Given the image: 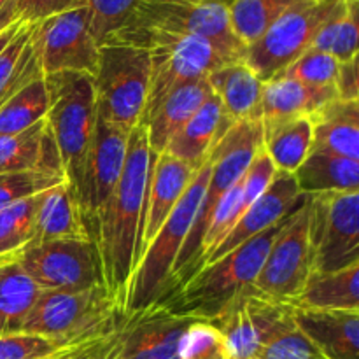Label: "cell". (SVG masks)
<instances>
[{"mask_svg":"<svg viewBox=\"0 0 359 359\" xmlns=\"http://www.w3.org/2000/svg\"><path fill=\"white\" fill-rule=\"evenodd\" d=\"M156 156L149 147L146 126L139 123L130 132L125 167L95 242L102 286L123 318L137 265L147 184Z\"/></svg>","mask_w":359,"mask_h":359,"instance_id":"6da1fadb","label":"cell"},{"mask_svg":"<svg viewBox=\"0 0 359 359\" xmlns=\"http://www.w3.org/2000/svg\"><path fill=\"white\" fill-rule=\"evenodd\" d=\"M287 217L270 230L249 238L223 258L198 269L184 283L167 291L156 304L179 316L202 321L216 319L238 294L252 287L273 241L287 223Z\"/></svg>","mask_w":359,"mask_h":359,"instance_id":"7a4b0ae2","label":"cell"},{"mask_svg":"<svg viewBox=\"0 0 359 359\" xmlns=\"http://www.w3.org/2000/svg\"><path fill=\"white\" fill-rule=\"evenodd\" d=\"M44 83L48 91L46 121L62 160L65 181L77 203L97 125L93 77L81 72H56L44 76Z\"/></svg>","mask_w":359,"mask_h":359,"instance_id":"3957f363","label":"cell"},{"mask_svg":"<svg viewBox=\"0 0 359 359\" xmlns=\"http://www.w3.org/2000/svg\"><path fill=\"white\" fill-rule=\"evenodd\" d=\"M105 42L137 46L149 53V91L142 119L147 118L163 102V98L177 88L193 81L205 79L212 70L224 63L237 62L228 58L212 42L195 35L167 34L147 28H121Z\"/></svg>","mask_w":359,"mask_h":359,"instance_id":"277c9868","label":"cell"},{"mask_svg":"<svg viewBox=\"0 0 359 359\" xmlns=\"http://www.w3.org/2000/svg\"><path fill=\"white\" fill-rule=\"evenodd\" d=\"M209 174L210 161L207 158L205 163L200 167V170L196 172L193 181L186 188L177 205L174 207L170 216L167 217L163 226L158 230L144 255L140 256L139 263L133 270L132 280H130L125 318L149 309L170 287L175 263H177L179 255L184 248L186 238H188L196 214H198Z\"/></svg>","mask_w":359,"mask_h":359,"instance_id":"5b68a950","label":"cell"},{"mask_svg":"<svg viewBox=\"0 0 359 359\" xmlns=\"http://www.w3.org/2000/svg\"><path fill=\"white\" fill-rule=\"evenodd\" d=\"M262 119H245V121L233 123L226 130V133L217 140L214 149L210 151V174L205 193H203L202 203H200L191 231H189L184 248L179 255L177 263H175L170 287L167 291L184 283L191 276L196 259H198L200 248H202L203 235H205L210 216H212L217 202L223 198L224 193L230 191L244 177L251 161L262 151Z\"/></svg>","mask_w":359,"mask_h":359,"instance_id":"8992f818","label":"cell"},{"mask_svg":"<svg viewBox=\"0 0 359 359\" xmlns=\"http://www.w3.org/2000/svg\"><path fill=\"white\" fill-rule=\"evenodd\" d=\"M125 318L102 286L83 291H41L20 333L83 346L112 335Z\"/></svg>","mask_w":359,"mask_h":359,"instance_id":"52a82bcc","label":"cell"},{"mask_svg":"<svg viewBox=\"0 0 359 359\" xmlns=\"http://www.w3.org/2000/svg\"><path fill=\"white\" fill-rule=\"evenodd\" d=\"M149 77L151 56L146 49L121 42L98 46L93 74L97 114L132 132L146 111Z\"/></svg>","mask_w":359,"mask_h":359,"instance_id":"ba28073f","label":"cell"},{"mask_svg":"<svg viewBox=\"0 0 359 359\" xmlns=\"http://www.w3.org/2000/svg\"><path fill=\"white\" fill-rule=\"evenodd\" d=\"M121 28L195 35L212 42L228 58L244 60L245 46L235 37L228 6L221 0H139Z\"/></svg>","mask_w":359,"mask_h":359,"instance_id":"9c48e42d","label":"cell"},{"mask_svg":"<svg viewBox=\"0 0 359 359\" xmlns=\"http://www.w3.org/2000/svg\"><path fill=\"white\" fill-rule=\"evenodd\" d=\"M342 0H298L256 42L245 48L244 62L265 83L312 48L323 25Z\"/></svg>","mask_w":359,"mask_h":359,"instance_id":"30bf717a","label":"cell"},{"mask_svg":"<svg viewBox=\"0 0 359 359\" xmlns=\"http://www.w3.org/2000/svg\"><path fill=\"white\" fill-rule=\"evenodd\" d=\"M312 272L359 263V191L307 196Z\"/></svg>","mask_w":359,"mask_h":359,"instance_id":"8fae6325","label":"cell"},{"mask_svg":"<svg viewBox=\"0 0 359 359\" xmlns=\"http://www.w3.org/2000/svg\"><path fill=\"white\" fill-rule=\"evenodd\" d=\"M128 137V130L112 125L97 114L86 179H84L83 191L77 200L81 223L93 249L107 207L118 188L119 177L125 167Z\"/></svg>","mask_w":359,"mask_h":359,"instance_id":"7c38bea8","label":"cell"},{"mask_svg":"<svg viewBox=\"0 0 359 359\" xmlns=\"http://www.w3.org/2000/svg\"><path fill=\"white\" fill-rule=\"evenodd\" d=\"M30 41L44 76L81 72L93 77L98 44L90 32L86 6L34 23Z\"/></svg>","mask_w":359,"mask_h":359,"instance_id":"4fadbf2b","label":"cell"},{"mask_svg":"<svg viewBox=\"0 0 359 359\" xmlns=\"http://www.w3.org/2000/svg\"><path fill=\"white\" fill-rule=\"evenodd\" d=\"M311 273L312 252L305 196V202L287 217V223L273 241L252 287L272 300L293 305Z\"/></svg>","mask_w":359,"mask_h":359,"instance_id":"5bb4252c","label":"cell"},{"mask_svg":"<svg viewBox=\"0 0 359 359\" xmlns=\"http://www.w3.org/2000/svg\"><path fill=\"white\" fill-rule=\"evenodd\" d=\"M16 259L41 291H83L102 286L97 252L88 241L32 244L16 255Z\"/></svg>","mask_w":359,"mask_h":359,"instance_id":"9a60e30c","label":"cell"},{"mask_svg":"<svg viewBox=\"0 0 359 359\" xmlns=\"http://www.w3.org/2000/svg\"><path fill=\"white\" fill-rule=\"evenodd\" d=\"M291 318L293 305L272 300L249 287L210 323L223 333L230 359H259L263 346Z\"/></svg>","mask_w":359,"mask_h":359,"instance_id":"2e32d148","label":"cell"},{"mask_svg":"<svg viewBox=\"0 0 359 359\" xmlns=\"http://www.w3.org/2000/svg\"><path fill=\"white\" fill-rule=\"evenodd\" d=\"M196 319L154 304L125 318L118 359H181V342Z\"/></svg>","mask_w":359,"mask_h":359,"instance_id":"e0dca14e","label":"cell"},{"mask_svg":"<svg viewBox=\"0 0 359 359\" xmlns=\"http://www.w3.org/2000/svg\"><path fill=\"white\" fill-rule=\"evenodd\" d=\"M305 202V196L298 191L297 181L293 174L277 170L276 177L272 179L269 188L263 195H259L255 202L249 205V209L242 214L233 224L226 237L216 245L212 252L205 258L202 266L214 263L216 259L223 258L228 252L237 249L249 238L270 230L272 226L279 224L287 216L294 212L302 203ZM200 266V269H202Z\"/></svg>","mask_w":359,"mask_h":359,"instance_id":"ac0fdd59","label":"cell"},{"mask_svg":"<svg viewBox=\"0 0 359 359\" xmlns=\"http://www.w3.org/2000/svg\"><path fill=\"white\" fill-rule=\"evenodd\" d=\"M198 170H193L181 160L168 153L158 154L151 170L149 184H147L146 209L142 216V228H140L139 251H137V263L140 256L151 244L154 235L158 233L167 217L177 205L186 188L193 181ZM137 266V265H135Z\"/></svg>","mask_w":359,"mask_h":359,"instance_id":"d6986e66","label":"cell"},{"mask_svg":"<svg viewBox=\"0 0 359 359\" xmlns=\"http://www.w3.org/2000/svg\"><path fill=\"white\" fill-rule=\"evenodd\" d=\"M294 325L328 359H359V311L294 307Z\"/></svg>","mask_w":359,"mask_h":359,"instance_id":"ffe728a7","label":"cell"},{"mask_svg":"<svg viewBox=\"0 0 359 359\" xmlns=\"http://www.w3.org/2000/svg\"><path fill=\"white\" fill-rule=\"evenodd\" d=\"M231 125L233 123L224 114L219 98L212 93L188 119V123L175 133L163 153L172 154L193 170H200L217 140L226 133Z\"/></svg>","mask_w":359,"mask_h":359,"instance_id":"44dd1931","label":"cell"},{"mask_svg":"<svg viewBox=\"0 0 359 359\" xmlns=\"http://www.w3.org/2000/svg\"><path fill=\"white\" fill-rule=\"evenodd\" d=\"M9 172H44L65 177L46 119L25 132L0 135V174Z\"/></svg>","mask_w":359,"mask_h":359,"instance_id":"7402d4cb","label":"cell"},{"mask_svg":"<svg viewBox=\"0 0 359 359\" xmlns=\"http://www.w3.org/2000/svg\"><path fill=\"white\" fill-rule=\"evenodd\" d=\"M312 149L359 161V102L333 98L312 112Z\"/></svg>","mask_w":359,"mask_h":359,"instance_id":"603a6c76","label":"cell"},{"mask_svg":"<svg viewBox=\"0 0 359 359\" xmlns=\"http://www.w3.org/2000/svg\"><path fill=\"white\" fill-rule=\"evenodd\" d=\"M212 93L219 98L231 123L259 118L263 81L244 62L224 63L207 76Z\"/></svg>","mask_w":359,"mask_h":359,"instance_id":"cb8c5ba5","label":"cell"},{"mask_svg":"<svg viewBox=\"0 0 359 359\" xmlns=\"http://www.w3.org/2000/svg\"><path fill=\"white\" fill-rule=\"evenodd\" d=\"M212 95L209 81L198 79L184 84L163 98L160 105L142 121L146 126L149 147L156 154L167 149L175 133L188 123V119L200 109V105Z\"/></svg>","mask_w":359,"mask_h":359,"instance_id":"d4e9b609","label":"cell"},{"mask_svg":"<svg viewBox=\"0 0 359 359\" xmlns=\"http://www.w3.org/2000/svg\"><path fill=\"white\" fill-rule=\"evenodd\" d=\"M49 241H88L76 198L67 182L53 186L37 196L34 238L28 245Z\"/></svg>","mask_w":359,"mask_h":359,"instance_id":"484cf974","label":"cell"},{"mask_svg":"<svg viewBox=\"0 0 359 359\" xmlns=\"http://www.w3.org/2000/svg\"><path fill=\"white\" fill-rule=\"evenodd\" d=\"M333 98H337L333 86H309L290 77L276 76L263 83L259 118L262 121H270L294 116H311Z\"/></svg>","mask_w":359,"mask_h":359,"instance_id":"4316f807","label":"cell"},{"mask_svg":"<svg viewBox=\"0 0 359 359\" xmlns=\"http://www.w3.org/2000/svg\"><path fill=\"white\" fill-rule=\"evenodd\" d=\"M293 175L304 196L359 191V161L333 153L311 151Z\"/></svg>","mask_w":359,"mask_h":359,"instance_id":"83f0119b","label":"cell"},{"mask_svg":"<svg viewBox=\"0 0 359 359\" xmlns=\"http://www.w3.org/2000/svg\"><path fill=\"white\" fill-rule=\"evenodd\" d=\"M262 147L279 172L294 174L312 149V123L309 116L262 121Z\"/></svg>","mask_w":359,"mask_h":359,"instance_id":"f1b7e54d","label":"cell"},{"mask_svg":"<svg viewBox=\"0 0 359 359\" xmlns=\"http://www.w3.org/2000/svg\"><path fill=\"white\" fill-rule=\"evenodd\" d=\"M293 305L314 311H359V263L335 272H312Z\"/></svg>","mask_w":359,"mask_h":359,"instance_id":"f546056e","label":"cell"},{"mask_svg":"<svg viewBox=\"0 0 359 359\" xmlns=\"http://www.w3.org/2000/svg\"><path fill=\"white\" fill-rule=\"evenodd\" d=\"M41 290L21 269L16 256L0 259V335L20 333Z\"/></svg>","mask_w":359,"mask_h":359,"instance_id":"4dcf8cb0","label":"cell"},{"mask_svg":"<svg viewBox=\"0 0 359 359\" xmlns=\"http://www.w3.org/2000/svg\"><path fill=\"white\" fill-rule=\"evenodd\" d=\"M32 28L34 25H21L0 51V107L28 83L44 77L32 48Z\"/></svg>","mask_w":359,"mask_h":359,"instance_id":"1f68e13d","label":"cell"},{"mask_svg":"<svg viewBox=\"0 0 359 359\" xmlns=\"http://www.w3.org/2000/svg\"><path fill=\"white\" fill-rule=\"evenodd\" d=\"M358 7L359 0H342L333 16L323 25L311 49L328 53L337 62L358 56Z\"/></svg>","mask_w":359,"mask_h":359,"instance_id":"d6a6232c","label":"cell"},{"mask_svg":"<svg viewBox=\"0 0 359 359\" xmlns=\"http://www.w3.org/2000/svg\"><path fill=\"white\" fill-rule=\"evenodd\" d=\"M298 0H233L228 6L235 37L248 48Z\"/></svg>","mask_w":359,"mask_h":359,"instance_id":"836d02e7","label":"cell"},{"mask_svg":"<svg viewBox=\"0 0 359 359\" xmlns=\"http://www.w3.org/2000/svg\"><path fill=\"white\" fill-rule=\"evenodd\" d=\"M48 116V91L44 77L32 81L21 88L0 107V135L25 132Z\"/></svg>","mask_w":359,"mask_h":359,"instance_id":"e575fe53","label":"cell"},{"mask_svg":"<svg viewBox=\"0 0 359 359\" xmlns=\"http://www.w3.org/2000/svg\"><path fill=\"white\" fill-rule=\"evenodd\" d=\"M37 196L0 209V259L20 255L34 238Z\"/></svg>","mask_w":359,"mask_h":359,"instance_id":"d590c367","label":"cell"},{"mask_svg":"<svg viewBox=\"0 0 359 359\" xmlns=\"http://www.w3.org/2000/svg\"><path fill=\"white\" fill-rule=\"evenodd\" d=\"M259 359H328L291 318L263 346Z\"/></svg>","mask_w":359,"mask_h":359,"instance_id":"8d00e7d4","label":"cell"},{"mask_svg":"<svg viewBox=\"0 0 359 359\" xmlns=\"http://www.w3.org/2000/svg\"><path fill=\"white\" fill-rule=\"evenodd\" d=\"M88 0H7L0 13V34L16 23L34 25L55 14L86 6Z\"/></svg>","mask_w":359,"mask_h":359,"instance_id":"74e56055","label":"cell"},{"mask_svg":"<svg viewBox=\"0 0 359 359\" xmlns=\"http://www.w3.org/2000/svg\"><path fill=\"white\" fill-rule=\"evenodd\" d=\"M337 70H339V62L332 55L318 49H307L277 76L290 77L309 86L326 88L335 84Z\"/></svg>","mask_w":359,"mask_h":359,"instance_id":"f35d334b","label":"cell"},{"mask_svg":"<svg viewBox=\"0 0 359 359\" xmlns=\"http://www.w3.org/2000/svg\"><path fill=\"white\" fill-rule=\"evenodd\" d=\"M139 0H88L90 32L98 46L104 44L128 21Z\"/></svg>","mask_w":359,"mask_h":359,"instance_id":"ab89813d","label":"cell"},{"mask_svg":"<svg viewBox=\"0 0 359 359\" xmlns=\"http://www.w3.org/2000/svg\"><path fill=\"white\" fill-rule=\"evenodd\" d=\"M181 359H230L223 333L214 323L196 319L181 342Z\"/></svg>","mask_w":359,"mask_h":359,"instance_id":"60d3db41","label":"cell"},{"mask_svg":"<svg viewBox=\"0 0 359 359\" xmlns=\"http://www.w3.org/2000/svg\"><path fill=\"white\" fill-rule=\"evenodd\" d=\"M76 347L81 346H70L34 333L0 335V359H46Z\"/></svg>","mask_w":359,"mask_h":359,"instance_id":"b9f144b4","label":"cell"},{"mask_svg":"<svg viewBox=\"0 0 359 359\" xmlns=\"http://www.w3.org/2000/svg\"><path fill=\"white\" fill-rule=\"evenodd\" d=\"M67 182L65 177L44 172H9L0 174V209L30 198L46 189Z\"/></svg>","mask_w":359,"mask_h":359,"instance_id":"7bdbcfd3","label":"cell"},{"mask_svg":"<svg viewBox=\"0 0 359 359\" xmlns=\"http://www.w3.org/2000/svg\"><path fill=\"white\" fill-rule=\"evenodd\" d=\"M121 335L123 325L112 335L95 340V342L84 344V346L63 354L62 359H118L119 347H121Z\"/></svg>","mask_w":359,"mask_h":359,"instance_id":"ee69618b","label":"cell"},{"mask_svg":"<svg viewBox=\"0 0 359 359\" xmlns=\"http://www.w3.org/2000/svg\"><path fill=\"white\" fill-rule=\"evenodd\" d=\"M337 98L346 102H359V67L358 56L347 62H339L335 77Z\"/></svg>","mask_w":359,"mask_h":359,"instance_id":"f6af8a7d","label":"cell"},{"mask_svg":"<svg viewBox=\"0 0 359 359\" xmlns=\"http://www.w3.org/2000/svg\"><path fill=\"white\" fill-rule=\"evenodd\" d=\"M21 25H25V23H16V25H13V27H9V28H7V30H4L2 34H0V51H2V49L6 48L7 44H9V41L14 37V34H16L18 28H20Z\"/></svg>","mask_w":359,"mask_h":359,"instance_id":"bcb514c9","label":"cell"},{"mask_svg":"<svg viewBox=\"0 0 359 359\" xmlns=\"http://www.w3.org/2000/svg\"><path fill=\"white\" fill-rule=\"evenodd\" d=\"M77 349V347H76ZM74 351V349H72ZM67 353H70V351H67ZM67 353H62V354H56V356H51V358H46V359H62L63 358V354H67Z\"/></svg>","mask_w":359,"mask_h":359,"instance_id":"7dc6e473","label":"cell"},{"mask_svg":"<svg viewBox=\"0 0 359 359\" xmlns=\"http://www.w3.org/2000/svg\"><path fill=\"white\" fill-rule=\"evenodd\" d=\"M6 4H7V0H0V13H2V9L6 7Z\"/></svg>","mask_w":359,"mask_h":359,"instance_id":"c3c4849f","label":"cell"},{"mask_svg":"<svg viewBox=\"0 0 359 359\" xmlns=\"http://www.w3.org/2000/svg\"><path fill=\"white\" fill-rule=\"evenodd\" d=\"M221 2H224V4H226V6H230V4L233 2V0H221Z\"/></svg>","mask_w":359,"mask_h":359,"instance_id":"681fc988","label":"cell"}]
</instances>
